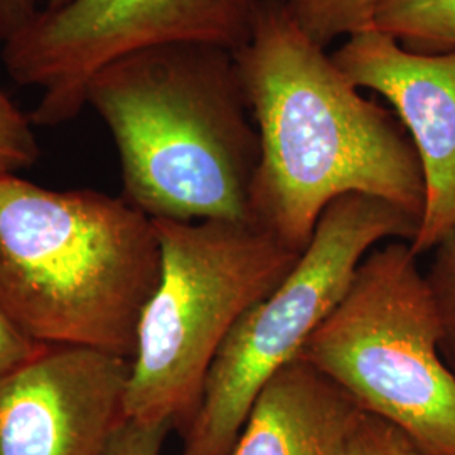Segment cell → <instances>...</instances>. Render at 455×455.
Here are the masks:
<instances>
[{
  "instance_id": "14",
  "label": "cell",
  "mask_w": 455,
  "mask_h": 455,
  "mask_svg": "<svg viewBox=\"0 0 455 455\" xmlns=\"http://www.w3.org/2000/svg\"><path fill=\"white\" fill-rule=\"evenodd\" d=\"M39 156L31 114H24L0 83V180L33 167Z\"/></svg>"
},
{
  "instance_id": "1",
  "label": "cell",
  "mask_w": 455,
  "mask_h": 455,
  "mask_svg": "<svg viewBox=\"0 0 455 455\" xmlns=\"http://www.w3.org/2000/svg\"><path fill=\"white\" fill-rule=\"evenodd\" d=\"M235 56L260 135L253 225L304 253L341 196H373L422 221L425 172L407 129L359 93L285 0H265Z\"/></svg>"
},
{
  "instance_id": "10",
  "label": "cell",
  "mask_w": 455,
  "mask_h": 455,
  "mask_svg": "<svg viewBox=\"0 0 455 455\" xmlns=\"http://www.w3.org/2000/svg\"><path fill=\"white\" fill-rule=\"evenodd\" d=\"M358 405L304 359L261 390L229 455H339Z\"/></svg>"
},
{
  "instance_id": "6",
  "label": "cell",
  "mask_w": 455,
  "mask_h": 455,
  "mask_svg": "<svg viewBox=\"0 0 455 455\" xmlns=\"http://www.w3.org/2000/svg\"><path fill=\"white\" fill-rule=\"evenodd\" d=\"M419 228L410 214L373 196L334 199L291 275L221 344L180 455L231 454L261 390L339 304L370 248L385 240L411 243Z\"/></svg>"
},
{
  "instance_id": "17",
  "label": "cell",
  "mask_w": 455,
  "mask_h": 455,
  "mask_svg": "<svg viewBox=\"0 0 455 455\" xmlns=\"http://www.w3.org/2000/svg\"><path fill=\"white\" fill-rule=\"evenodd\" d=\"M48 347L28 336L0 307V379L41 356Z\"/></svg>"
},
{
  "instance_id": "15",
  "label": "cell",
  "mask_w": 455,
  "mask_h": 455,
  "mask_svg": "<svg viewBox=\"0 0 455 455\" xmlns=\"http://www.w3.org/2000/svg\"><path fill=\"white\" fill-rule=\"evenodd\" d=\"M339 455H422L415 443L390 422L359 411Z\"/></svg>"
},
{
  "instance_id": "13",
  "label": "cell",
  "mask_w": 455,
  "mask_h": 455,
  "mask_svg": "<svg viewBox=\"0 0 455 455\" xmlns=\"http://www.w3.org/2000/svg\"><path fill=\"white\" fill-rule=\"evenodd\" d=\"M425 272L440 324V355L455 376V223L434 246Z\"/></svg>"
},
{
  "instance_id": "12",
  "label": "cell",
  "mask_w": 455,
  "mask_h": 455,
  "mask_svg": "<svg viewBox=\"0 0 455 455\" xmlns=\"http://www.w3.org/2000/svg\"><path fill=\"white\" fill-rule=\"evenodd\" d=\"M378 0H285L302 31L327 48L339 37L371 28Z\"/></svg>"
},
{
  "instance_id": "18",
  "label": "cell",
  "mask_w": 455,
  "mask_h": 455,
  "mask_svg": "<svg viewBox=\"0 0 455 455\" xmlns=\"http://www.w3.org/2000/svg\"><path fill=\"white\" fill-rule=\"evenodd\" d=\"M52 0H0V44L22 33Z\"/></svg>"
},
{
  "instance_id": "4",
  "label": "cell",
  "mask_w": 455,
  "mask_h": 455,
  "mask_svg": "<svg viewBox=\"0 0 455 455\" xmlns=\"http://www.w3.org/2000/svg\"><path fill=\"white\" fill-rule=\"evenodd\" d=\"M152 221L161 276L139 324L125 419L167 423L184 437L228 334L302 253L253 223Z\"/></svg>"
},
{
  "instance_id": "2",
  "label": "cell",
  "mask_w": 455,
  "mask_h": 455,
  "mask_svg": "<svg viewBox=\"0 0 455 455\" xmlns=\"http://www.w3.org/2000/svg\"><path fill=\"white\" fill-rule=\"evenodd\" d=\"M84 100L112 133L132 206L150 220L253 223L260 135L235 51H133L95 73Z\"/></svg>"
},
{
  "instance_id": "11",
  "label": "cell",
  "mask_w": 455,
  "mask_h": 455,
  "mask_svg": "<svg viewBox=\"0 0 455 455\" xmlns=\"http://www.w3.org/2000/svg\"><path fill=\"white\" fill-rule=\"evenodd\" d=\"M371 28L423 54L455 49V0H378Z\"/></svg>"
},
{
  "instance_id": "5",
  "label": "cell",
  "mask_w": 455,
  "mask_h": 455,
  "mask_svg": "<svg viewBox=\"0 0 455 455\" xmlns=\"http://www.w3.org/2000/svg\"><path fill=\"white\" fill-rule=\"evenodd\" d=\"M297 358L338 385L422 455H455V376L419 255L393 240L366 255Z\"/></svg>"
},
{
  "instance_id": "16",
  "label": "cell",
  "mask_w": 455,
  "mask_h": 455,
  "mask_svg": "<svg viewBox=\"0 0 455 455\" xmlns=\"http://www.w3.org/2000/svg\"><path fill=\"white\" fill-rule=\"evenodd\" d=\"M172 430L167 423L135 422L125 419L115 430L103 455H161L164 440Z\"/></svg>"
},
{
  "instance_id": "8",
  "label": "cell",
  "mask_w": 455,
  "mask_h": 455,
  "mask_svg": "<svg viewBox=\"0 0 455 455\" xmlns=\"http://www.w3.org/2000/svg\"><path fill=\"white\" fill-rule=\"evenodd\" d=\"M131 359L48 349L0 379V455H103L125 420Z\"/></svg>"
},
{
  "instance_id": "7",
  "label": "cell",
  "mask_w": 455,
  "mask_h": 455,
  "mask_svg": "<svg viewBox=\"0 0 455 455\" xmlns=\"http://www.w3.org/2000/svg\"><path fill=\"white\" fill-rule=\"evenodd\" d=\"M265 0H68L41 12L2 46L20 86L41 90L31 118L54 127L86 107L84 92L103 66L133 51L199 43L242 48Z\"/></svg>"
},
{
  "instance_id": "3",
  "label": "cell",
  "mask_w": 455,
  "mask_h": 455,
  "mask_svg": "<svg viewBox=\"0 0 455 455\" xmlns=\"http://www.w3.org/2000/svg\"><path fill=\"white\" fill-rule=\"evenodd\" d=\"M159 276L154 221L122 196L0 180V307L36 341L133 358Z\"/></svg>"
},
{
  "instance_id": "9",
  "label": "cell",
  "mask_w": 455,
  "mask_h": 455,
  "mask_svg": "<svg viewBox=\"0 0 455 455\" xmlns=\"http://www.w3.org/2000/svg\"><path fill=\"white\" fill-rule=\"evenodd\" d=\"M355 86L387 98L422 161L427 201L413 251H432L455 223V49L423 54L374 28L332 54Z\"/></svg>"
},
{
  "instance_id": "19",
  "label": "cell",
  "mask_w": 455,
  "mask_h": 455,
  "mask_svg": "<svg viewBox=\"0 0 455 455\" xmlns=\"http://www.w3.org/2000/svg\"><path fill=\"white\" fill-rule=\"evenodd\" d=\"M66 2H68V0H52V2L49 4L48 9H54V7H60V5H63V4H66ZM48 9H46V11H48Z\"/></svg>"
}]
</instances>
